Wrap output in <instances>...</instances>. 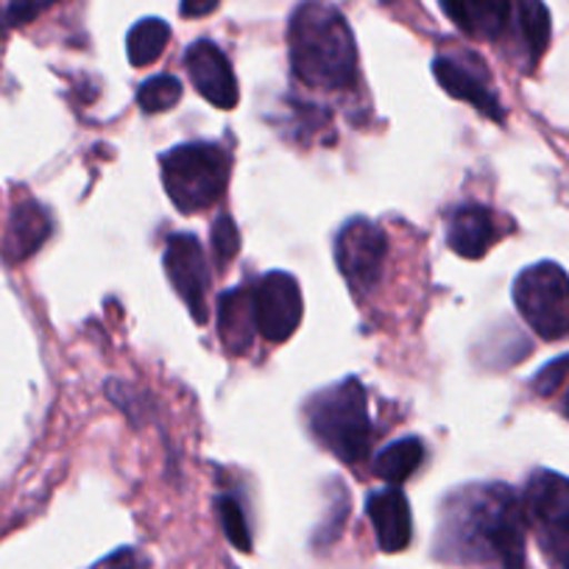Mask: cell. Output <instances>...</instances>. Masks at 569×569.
<instances>
[{
	"instance_id": "obj_1",
	"label": "cell",
	"mask_w": 569,
	"mask_h": 569,
	"mask_svg": "<svg viewBox=\"0 0 569 569\" xmlns=\"http://www.w3.org/2000/svg\"><path fill=\"white\" fill-rule=\"evenodd\" d=\"M525 506L502 483L475 486L452 495L439 525L436 556L452 563L495 561L502 569H525Z\"/></svg>"
},
{
	"instance_id": "obj_2",
	"label": "cell",
	"mask_w": 569,
	"mask_h": 569,
	"mask_svg": "<svg viewBox=\"0 0 569 569\" xmlns=\"http://www.w3.org/2000/svg\"><path fill=\"white\" fill-rule=\"evenodd\" d=\"M291 68L316 90H349L358 81V48L343 14L327 0H305L288 26Z\"/></svg>"
},
{
	"instance_id": "obj_3",
	"label": "cell",
	"mask_w": 569,
	"mask_h": 569,
	"mask_svg": "<svg viewBox=\"0 0 569 569\" xmlns=\"http://www.w3.org/2000/svg\"><path fill=\"white\" fill-rule=\"evenodd\" d=\"M308 427L325 450L358 467L371 447V419L366 388L355 377L316 393L308 402Z\"/></svg>"
},
{
	"instance_id": "obj_4",
	"label": "cell",
	"mask_w": 569,
	"mask_h": 569,
	"mask_svg": "<svg viewBox=\"0 0 569 569\" xmlns=\"http://www.w3.org/2000/svg\"><path fill=\"white\" fill-rule=\"evenodd\" d=\"M168 199L182 212L216 204L229 182V154L216 142H184L160 160Z\"/></svg>"
},
{
	"instance_id": "obj_5",
	"label": "cell",
	"mask_w": 569,
	"mask_h": 569,
	"mask_svg": "<svg viewBox=\"0 0 569 569\" xmlns=\"http://www.w3.org/2000/svg\"><path fill=\"white\" fill-rule=\"evenodd\" d=\"M513 305L541 341L569 338V273L558 262H536L513 282Z\"/></svg>"
},
{
	"instance_id": "obj_6",
	"label": "cell",
	"mask_w": 569,
	"mask_h": 569,
	"mask_svg": "<svg viewBox=\"0 0 569 569\" xmlns=\"http://www.w3.org/2000/svg\"><path fill=\"white\" fill-rule=\"evenodd\" d=\"M525 517L552 569H569V478L536 472L525 491Z\"/></svg>"
},
{
	"instance_id": "obj_7",
	"label": "cell",
	"mask_w": 569,
	"mask_h": 569,
	"mask_svg": "<svg viewBox=\"0 0 569 569\" xmlns=\"http://www.w3.org/2000/svg\"><path fill=\"white\" fill-rule=\"evenodd\" d=\"M388 238L375 221L352 218L336 238V262L338 271L358 293L371 291L382 277L386 266Z\"/></svg>"
},
{
	"instance_id": "obj_8",
	"label": "cell",
	"mask_w": 569,
	"mask_h": 569,
	"mask_svg": "<svg viewBox=\"0 0 569 569\" xmlns=\"http://www.w3.org/2000/svg\"><path fill=\"white\" fill-rule=\"evenodd\" d=\"M251 302H254L257 332H260L266 341H288V338L299 330V325H302V291H299V282L291 273H266V277L254 284Z\"/></svg>"
},
{
	"instance_id": "obj_9",
	"label": "cell",
	"mask_w": 569,
	"mask_h": 569,
	"mask_svg": "<svg viewBox=\"0 0 569 569\" xmlns=\"http://www.w3.org/2000/svg\"><path fill=\"white\" fill-rule=\"evenodd\" d=\"M166 273L173 291L188 305L199 325L207 321V291H210V266L204 249L193 234H173L166 246Z\"/></svg>"
},
{
	"instance_id": "obj_10",
	"label": "cell",
	"mask_w": 569,
	"mask_h": 569,
	"mask_svg": "<svg viewBox=\"0 0 569 569\" xmlns=\"http://www.w3.org/2000/svg\"><path fill=\"white\" fill-rule=\"evenodd\" d=\"M184 68H188V76L196 84V90H199L201 98H207L212 107L232 109L234 103H238V79H234L227 53H223L216 42H193V46L188 48V53H184Z\"/></svg>"
},
{
	"instance_id": "obj_11",
	"label": "cell",
	"mask_w": 569,
	"mask_h": 569,
	"mask_svg": "<svg viewBox=\"0 0 569 569\" xmlns=\"http://www.w3.org/2000/svg\"><path fill=\"white\" fill-rule=\"evenodd\" d=\"M433 76L447 96L458 98V101H467L469 107H475L480 114L497 120V123L506 120V109L500 107V98L491 92L489 79L480 70L469 68V64L458 62V59L436 57Z\"/></svg>"
},
{
	"instance_id": "obj_12",
	"label": "cell",
	"mask_w": 569,
	"mask_h": 569,
	"mask_svg": "<svg viewBox=\"0 0 569 569\" xmlns=\"http://www.w3.org/2000/svg\"><path fill=\"white\" fill-rule=\"evenodd\" d=\"M366 513H369V522L377 536V547L382 552H402L410 545V536H413L410 506L399 486L375 491L366 500Z\"/></svg>"
},
{
	"instance_id": "obj_13",
	"label": "cell",
	"mask_w": 569,
	"mask_h": 569,
	"mask_svg": "<svg viewBox=\"0 0 569 569\" xmlns=\"http://www.w3.org/2000/svg\"><path fill=\"white\" fill-rule=\"evenodd\" d=\"M447 18L469 37L497 40L506 34L517 0H439Z\"/></svg>"
},
{
	"instance_id": "obj_14",
	"label": "cell",
	"mask_w": 569,
	"mask_h": 569,
	"mask_svg": "<svg viewBox=\"0 0 569 569\" xmlns=\"http://www.w3.org/2000/svg\"><path fill=\"white\" fill-rule=\"evenodd\" d=\"M500 238V227L489 207L467 204L452 212L447 223V243L467 260H480Z\"/></svg>"
},
{
	"instance_id": "obj_15",
	"label": "cell",
	"mask_w": 569,
	"mask_h": 569,
	"mask_svg": "<svg viewBox=\"0 0 569 569\" xmlns=\"http://www.w3.org/2000/svg\"><path fill=\"white\" fill-rule=\"evenodd\" d=\"M51 234V216L34 199H20L9 216L7 238H3V257L12 266L29 260Z\"/></svg>"
},
{
	"instance_id": "obj_16",
	"label": "cell",
	"mask_w": 569,
	"mask_h": 569,
	"mask_svg": "<svg viewBox=\"0 0 569 569\" xmlns=\"http://www.w3.org/2000/svg\"><path fill=\"white\" fill-rule=\"evenodd\" d=\"M254 332L257 321L251 291L234 288V291L221 293V299H218V336H221V343L227 347V352H249L251 341H254Z\"/></svg>"
},
{
	"instance_id": "obj_17",
	"label": "cell",
	"mask_w": 569,
	"mask_h": 569,
	"mask_svg": "<svg viewBox=\"0 0 569 569\" xmlns=\"http://www.w3.org/2000/svg\"><path fill=\"white\" fill-rule=\"evenodd\" d=\"M513 18H517L519 40H522L525 57H528L530 68H536L541 57H545L547 46H550L552 23L550 12L541 0H517L513 7Z\"/></svg>"
},
{
	"instance_id": "obj_18",
	"label": "cell",
	"mask_w": 569,
	"mask_h": 569,
	"mask_svg": "<svg viewBox=\"0 0 569 569\" xmlns=\"http://www.w3.org/2000/svg\"><path fill=\"white\" fill-rule=\"evenodd\" d=\"M421 461H425V445L419 439H402L397 445L386 447L375 458V475L386 483L399 486L421 467Z\"/></svg>"
},
{
	"instance_id": "obj_19",
	"label": "cell",
	"mask_w": 569,
	"mask_h": 569,
	"mask_svg": "<svg viewBox=\"0 0 569 569\" xmlns=\"http://www.w3.org/2000/svg\"><path fill=\"white\" fill-rule=\"evenodd\" d=\"M168 40H171V29H168L166 20L160 18H146L140 23H134V29L129 31V62L134 68H149L166 51Z\"/></svg>"
},
{
	"instance_id": "obj_20",
	"label": "cell",
	"mask_w": 569,
	"mask_h": 569,
	"mask_svg": "<svg viewBox=\"0 0 569 569\" xmlns=\"http://www.w3.org/2000/svg\"><path fill=\"white\" fill-rule=\"evenodd\" d=\"M179 101H182V84L177 76H154V79L142 81V87L137 90V103L151 114L168 112Z\"/></svg>"
},
{
	"instance_id": "obj_21",
	"label": "cell",
	"mask_w": 569,
	"mask_h": 569,
	"mask_svg": "<svg viewBox=\"0 0 569 569\" xmlns=\"http://www.w3.org/2000/svg\"><path fill=\"white\" fill-rule=\"evenodd\" d=\"M218 519H221V528L223 533H227V539L232 541V547L249 552L251 533H249V522H246V513L243 508H240V502L232 500V497H221V500H218Z\"/></svg>"
},
{
	"instance_id": "obj_22",
	"label": "cell",
	"mask_w": 569,
	"mask_h": 569,
	"mask_svg": "<svg viewBox=\"0 0 569 569\" xmlns=\"http://www.w3.org/2000/svg\"><path fill=\"white\" fill-rule=\"evenodd\" d=\"M53 3H57V0H9L7 7L0 9V37H7L9 31L34 23L46 9L53 7Z\"/></svg>"
},
{
	"instance_id": "obj_23",
	"label": "cell",
	"mask_w": 569,
	"mask_h": 569,
	"mask_svg": "<svg viewBox=\"0 0 569 569\" xmlns=\"http://www.w3.org/2000/svg\"><path fill=\"white\" fill-rule=\"evenodd\" d=\"M212 251H216V260L221 268H227L240 251L238 227H234V221L229 216H221L212 223Z\"/></svg>"
},
{
	"instance_id": "obj_24",
	"label": "cell",
	"mask_w": 569,
	"mask_h": 569,
	"mask_svg": "<svg viewBox=\"0 0 569 569\" xmlns=\"http://www.w3.org/2000/svg\"><path fill=\"white\" fill-rule=\"evenodd\" d=\"M567 375H569V355H567V358L552 360L550 366H545V369L536 375L533 391L539 393V397H552V393L561 388V382L567 380Z\"/></svg>"
},
{
	"instance_id": "obj_25",
	"label": "cell",
	"mask_w": 569,
	"mask_h": 569,
	"mask_svg": "<svg viewBox=\"0 0 569 569\" xmlns=\"http://www.w3.org/2000/svg\"><path fill=\"white\" fill-rule=\"evenodd\" d=\"M92 569H151V561L134 547H120L112 556L101 558Z\"/></svg>"
},
{
	"instance_id": "obj_26",
	"label": "cell",
	"mask_w": 569,
	"mask_h": 569,
	"mask_svg": "<svg viewBox=\"0 0 569 569\" xmlns=\"http://www.w3.org/2000/svg\"><path fill=\"white\" fill-rule=\"evenodd\" d=\"M218 3L221 0H182V18H207V14H212L218 9Z\"/></svg>"
},
{
	"instance_id": "obj_27",
	"label": "cell",
	"mask_w": 569,
	"mask_h": 569,
	"mask_svg": "<svg viewBox=\"0 0 569 569\" xmlns=\"http://www.w3.org/2000/svg\"><path fill=\"white\" fill-rule=\"evenodd\" d=\"M563 413H567V419H569V393H567V399H563Z\"/></svg>"
}]
</instances>
